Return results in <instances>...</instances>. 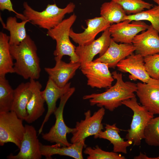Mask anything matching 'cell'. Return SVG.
I'll use <instances>...</instances> for the list:
<instances>
[{
  "label": "cell",
  "instance_id": "6da1fadb",
  "mask_svg": "<svg viewBox=\"0 0 159 159\" xmlns=\"http://www.w3.org/2000/svg\"><path fill=\"white\" fill-rule=\"evenodd\" d=\"M112 74L116 80L114 85L103 92L84 95L83 99L89 100L91 106L96 105L112 111L122 105L123 101L136 97L135 93L137 90V84L124 81L122 74L116 71L113 72Z\"/></svg>",
  "mask_w": 159,
  "mask_h": 159
},
{
  "label": "cell",
  "instance_id": "7a4b0ae2",
  "mask_svg": "<svg viewBox=\"0 0 159 159\" xmlns=\"http://www.w3.org/2000/svg\"><path fill=\"white\" fill-rule=\"evenodd\" d=\"M13 59L15 73L24 79L37 80L40 76L41 69L37 48L34 41L27 35L19 44L10 45Z\"/></svg>",
  "mask_w": 159,
  "mask_h": 159
},
{
  "label": "cell",
  "instance_id": "3957f363",
  "mask_svg": "<svg viewBox=\"0 0 159 159\" xmlns=\"http://www.w3.org/2000/svg\"><path fill=\"white\" fill-rule=\"evenodd\" d=\"M23 15L25 19L39 27L49 30L61 22L65 15L73 12L75 5L70 2L63 8L58 7L55 4H48L44 10L39 11L34 9L26 2L23 4Z\"/></svg>",
  "mask_w": 159,
  "mask_h": 159
},
{
  "label": "cell",
  "instance_id": "277c9868",
  "mask_svg": "<svg viewBox=\"0 0 159 159\" xmlns=\"http://www.w3.org/2000/svg\"><path fill=\"white\" fill-rule=\"evenodd\" d=\"M77 18V16L73 14L54 28L47 30V35L56 42V49L53 52L54 59H62L64 56L67 55L69 57L70 61L79 62L75 52L76 47L71 42L69 36L70 29Z\"/></svg>",
  "mask_w": 159,
  "mask_h": 159
},
{
  "label": "cell",
  "instance_id": "5b68a950",
  "mask_svg": "<svg viewBox=\"0 0 159 159\" xmlns=\"http://www.w3.org/2000/svg\"><path fill=\"white\" fill-rule=\"evenodd\" d=\"M75 90V87H71L68 91L60 98L59 106L54 113L55 117L54 125L48 132L42 134V138L44 140L51 143H55L61 147L68 146L72 144L68 142L67 135L72 133L74 128L69 127L66 125L64 120L63 114L66 102Z\"/></svg>",
  "mask_w": 159,
  "mask_h": 159
},
{
  "label": "cell",
  "instance_id": "8992f818",
  "mask_svg": "<svg viewBox=\"0 0 159 159\" xmlns=\"http://www.w3.org/2000/svg\"><path fill=\"white\" fill-rule=\"evenodd\" d=\"M122 104L130 108L133 112L130 128L127 130L126 138L132 141L134 145H139L141 140L144 139L145 127L149 120L154 117V115L139 105L136 97L123 101Z\"/></svg>",
  "mask_w": 159,
  "mask_h": 159
},
{
  "label": "cell",
  "instance_id": "52a82bcc",
  "mask_svg": "<svg viewBox=\"0 0 159 159\" xmlns=\"http://www.w3.org/2000/svg\"><path fill=\"white\" fill-rule=\"evenodd\" d=\"M23 120L14 111L0 112V145L14 144L19 149L25 130Z\"/></svg>",
  "mask_w": 159,
  "mask_h": 159
},
{
  "label": "cell",
  "instance_id": "ba28073f",
  "mask_svg": "<svg viewBox=\"0 0 159 159\" xmlns=\"http://www.w3.org/2000/svg\"><path fill=\"white\" fill-rule=\"evenodd\" d=\"M105 114L104 107H100L92 115L90 110L85 112V119L76 122L71 133V143H76L91 136H94L102 131L104 127L102 121Z\"/></svg>",
  "mask_w": 159,
  "mask_h": 159
},
{
  "label": "cell",
  "instance_id": "9c48e42d",
  "mask_svg": "<svg viewBox=\"0 0 159 159\" xmlns=\"http://www.w3.org/2000/svg\"><path fill=\"white\" fill-rule=\"evenodd\" d=\"M80 68L87 79V85L92 88H109L115 80L106 63L93 61Z\"/></svg>",
  "mask_w": 159,
  "mask_h": 159
},
{
  "label": "cell",
  "instance_id": "30bf717a",
  "mask_svg": "<svg viewBox=\"0 0 159 159\" xmlns=\"http://www.w3.org/2000/svg\"><path fill=\"white\" fill-rule=\"evenodd\" d=\"M117 67L123 72L129 73L131 80H139L149 84L159 85V80L151 77L148 73L145 66L144 57L141 55L132 53L120 61Z\"/></svg>",
  "mask_w": 159,
  "mask_h": 159
},
{
  "label": "cell",
  "instance_id": "8fae6325",
  "mask_svg": "<svg viewBox=\"0 0 159 159\" xmlns=\"http://www.w3.org/2000/svg\"><path fill=\"white\" fill-rule=\"evenodd\" d=\"M150 25L142 21L125 20L111 25L109 30L112 39L117 43H132L138 34L147 30Z\"/></svg>",
  "mask_w": 159,
  "mask_h": 159
},
{
  "label": "cell",
  "instance_id": "7c38bea8",
  "mask_svg": "<svg viewBox=\"0 0 159 159\" xmlns=\"http://www.w3.org/2000/svg\"><path fill=\"white\" fill-rule=\"evenodd\" d=\"M25 130L21 142L20 150L16 155L11 154L8 159H41L42 155L40 151V143L37 131L32 126L25 125Z\"/></svg>",
  "mask_w": 159,
  "mask_h": 159
},
{
  "label": "cell",
  "instance_id": "4fadbf2b",
  "mask_svg": "<svg viewBox=\"0 0 159 159\" xmlns=\"http://www.w3.org/2000/svg\"><path fill=\"white\" fill-rule=\"evenodd\" d=\"M111 38L108 28L104 31L99 38L90 44L76 47L75 52L79 58L81 67L92 61L93 58L97 54H99V57L102 56L108 48Z\"/></svg>",
  "mask_w": 159,
  "mask_h": 159
},
{
  "label": "cell",
  "instance_id": "5bb4252c",
  "mask_svg": "<svg viewBox=\"0 0 159 159\" xmlns=\"http://www.w3.org/2000/svg\"><path fill=\"white\" fill-rule=\"evenodd\" d=\"M86 22L87 27L81 33H76L72 28L70 30V37L78 45L90 44L95 40V37L99 33L108 29L111 25L101 16L88 19Z\"/></svg>",
  "mask_w": 159,
  "mask_h": 159
},
{
  "label": "cell",
  "instance_id": "9a60e30c",
  "mask_svg": "<svg viewBox=\"0 0 159 159\" xmlns=\"http://www.w3.org/2000/svg\"><path fill=\"white\" fill-rule=\"evenodd\" d=\"M159 33L150 25L147 30L136 35L132 42L136 53L145 57L159 53Z\"/></svg>",
  "mask_w": 159,
  "mask_h": 159
},
{
  "label": "cell",
  "instance_id": "2e32d148",
  "mask_svg": "<svg viewBox=\"0 0 159 159\" xmlns=\"http://www.w3.org/2000/svg\"><path fill=\"white\" fill-rule=\"evenodd\" d=\"M70 86L71 83L68 82L64 86L60 87L51 79L49 77L44 89L41 91V94L47 105V111L39 129L38 135L41 133L44 125L57 109V100L68 91L71 87Z\"/></svg>",
  "mask_w": 159,
  "mask_h": 159
},
{
  "label": "cell",
  "instance_id": "e0dca14e",
  "mask_svg": "<svg viewBox=\"0 0 159 159\" xmlns=\"http://www.w3.org/2000/svg\"><path fill=\"white\" fill-rule=\"evenodd\" d=\"M135 50L132 43L118 44L111 38L109 46L105 53L93 61L106 63L109 68H114L120 61L133 53Z\"/></svg>",
  "mask_w": 159,
  "mask_h": 159
},
{
  "label": "cell",
  "instance_id": "ac0fdd59",
  "mask_svg": "<svg viewBox=\"0 0 159 159\" xmlns=\"http://www.w3.org/2000/svg\"><path fill=\"white\" fill-rule=\"evenodd\" d=\"M55 66L52 68L45 67L44 70L54 82L59 86H65L75 75L78 69L81 67L79 62L70 61L66 63L62 59H54Z\"/></svg>",
  "mask_w": 159,
  "mask_h": 159
},
{
  "label": "cell",
  "instance_id": "d6986e66",
  "mask_svg": "<svg viewBox=\"0 0 159 159\" xmlns=\"http://www.w3.org/2000/svg\"><path fill=\"white\" fill-rule=\"evenodd\" d=\"M136 94L142 106L148 112L159 115V85L138 82Z\"/></svg>",
  "mask_w": 159,
  "mask_h": 159
},
{
  "label": "cell",
  "instance_id": "ffe728a7",
  "mask_svg": "<svg viewBox=\"0 0 159 159\" xmlns=\"http://www.w3.org/2000/svg\"><path fill=\"white\" fill-rule=\"evenodd\" d=\"M85 139L72 143L68 146H60L55 144L52 145H46L40 143V149L42 156L47 159H52V156L55 155L66 156L75 159H82L83 157L82 151L86 145L85 143Z\"/></svg>",
  "mask_w": 159,
  "mask_h": 159
},
{
  "label": "cell",
  "instance_id": "44dd1931",
  "mask_svg": "<svg viewBox=\"0 0 159 159\" xmlns=\"http://www.w3.org/2000/svg\"><path fill=\"white\" fill-rule=\"evenodd\" d=\"M30 82L32 94L26 106L27 116L25 120L28 123H32L42 115L45 110V102L41 94V84L34 80H30Z\"/></svg>",
  "mask_w": 159,
  "mask_h": 159
},
{
  "label": "cell",
  "instance_id": "7402d4cb",
  "mask_svg": "<svg viewBox=\"0 0 159 159\" xmlns=\"http://www.w3.org/2000/svg\"><path fill=\"white\" fill-rule=\"evenodd\" d=\"M32 94V85L30 81L21 83L14 89V99L11 111H14L23 120L25 121L26 119V106Z\"/></svg>",
  "mask_w": 159,
  "mask_h": 159
},
{
  "label": "cell",
  "instance_id": "603a6c76",
  "mask_svg": "<svg viewBox=\"0 0 159 159\" xmlns=\"http://www.w3.org/2000/svg\"><path fill=\"white\" fill-rule=\"evenodd\" d=\"M105 128L104 131L100 132L94 136V138L107 140L113 145V152L127 154V148L131 145L132 142L127 140L125 141L121 138L119 134L120 130L117 127L116 123L112 125L106 124Z\"/></svg>",
  "mask_w": 159,
  "mask_h": 159
},
{
  "label": "cell",
  "instance_id": "cb8c5ba5",
  "mask_svg": "<svg viewBox=\"0 0 159 159\" xmlns=\"http://www.w3.org/2000/svg\"><path fill=\"white\" fill-rule=\"evenodd\" d=\"M9 36L0 32V76L14 73L13 58L11 54L9 41Z\"/></svg>",
  "mask_w": 159,
  "mask_h": 159
},
{
  "label": "cell",
  "instance_id": "d4e9b609",
  "mask_svg": "<svg viewBox=\"0 0 159 159\" xmlns=\"http://www.w3.org/2000/svg\"><path fill=\"white\" fill-rule=\"evenodd\" d=\"M29 21L27 20L18 22L15 17L9 16L3 27L9 32V42L10 45H18L26 37L25 25Z\"/></svg>",
  "mask_w": 159,
  "mask_h": 159
},
{
  "label": "cell",
  "instance_id": "484cf974",
  "mask_svg": "<svg viewBox=\"0 0 159 159\" xmlns=\"http://www.w3.org/2000/svg\"><path fill=\"white\" fill-rule=\"evenodd\" d=\"M100 15L110 24L124 21L127 15L121 5L112 0L102 4Z\"/></svg>",
  "mask_w": 159,
  "mask_h": 159
},
{
  "label": "cell",
  "instance_id": "4316f807",
  "mask_svg": "<svg viewBox=\"0 0 159 159\" xmlns=\"http://www.w3.org/2000/svg\"><path fill=\"white\" fill-rule=\"evenodd\" d=\"M14 96V90L5 76H0V112L11 111Z\"/></svg>",
  "mask_w": 159,
  "mask_h": 159
},
{
  "label": "cell",
  "instance_id": "83f0119b",
  "mask_svg": "<svg viewBox=\"0 0 159 159\" xmlns=\"http://www.w3.org/2000/svg\"><path fill=\"white\" fill-rule=\"evenodd\" d=\"M147 21L153 28L159 33V6L155 5L150 9L135 14L127 15L125 20Z\"/></svg>",
  "mask_w": 159,
  "mask_h": 159
},
{
  "label": "cell",
  "instance_id": "f1b7e54d",
  "mask_svg": "<svg viewBox=\"0 0 159 159\" xmlns=\"http://www.w3.org/2000/svg\"><path fill=\"white\" fill-rule=\"evenodd\" d=\"M119 4L127 15L135 14L150 9L153 4L144 0H112Z\"/></svg>",
  "mask_w": 159,
  "mask_h": 159
},
{
  "label": "cell",
  "instance_id": "f546056e",
  "mask_svg": "<svg viewBox=\"0 0 159 159\" xmlns=\"http://www.w3.org/2000/svg\"><path fill=\"white\" fill-rule=\"evenodd\" d=\"M145 143L151 146H159V116L151 119L144 131Z\"/></svg>",
  "mask_w": 159,
  "mask_h": 159
},
{
  "label": "cell",
  "instance_id": "4dcf8cb0",
  "mask_svg": "<svg viewBox=\"0 0 159 159\" xmlns=\"http://www.w3.org/2000/svg\"><path fill=\"white\" fill-rule=\"evenodd\" d=\"M84 153L87 155V159H125V157L114 152H108L102 150L98 145L92 148H85Z\"/></svg>",
  "mask_w": 159,
  "mask_h": 159
},
{
  "label": "cell",
  "instance_id": "1f68e13d",
  "mask_svg": "<svg viewBox=\"0 0 159 159\" xmlns=\"http://www.w3.org/2000/svg\"><path fill=\"white\" fill-rule=\"evenodd\" d=\"M145 66L150 76L159 80V53L144 57Z\"/></svg>",
  "mask_w": 159,
  "mask_h": 159
},
{
  "label": "cell",
  "instance_id": "d6a6232c",
  "mask_svg": "<svg viewBox=\"0 0 159 159\" xmlns=\"http://www.w3.org/2000/svg\"><path fill=\"white\" fill-rule=\"evenodd\" d=\"M0 9L1 11L7 10L9 11L13 12L16 14L17 18L22 20L25 19L23 14L19 13L14 10L10 0H0Z\"/></svg>",
  "mask_w": 159,
  "mask_h": 159
},
{
  "label": "cell",
  "instance_id": "836d02e7",
  "mask_svg": "<svg viewBox=\"0 0 159 159\" xmlns=\"http://www.w3.org/2000/svg\"><path fill=\"white\" fill-rule=\"evenodd\" d=\"M153 1L156 3L157 5L159 6V0H151Z\"/></svg>",
  "mask_w": 159,
  "mask_h": 159
},
{
  "label": "cell",
  "instance_id": "e575fe53",
  "mask_svg": "<svg viewBox=\"0 0 159 159\" xmlns=\"http://www.w3.org/2000/svg\"><path fill=\"white\" fill-rule=\"evenodd\" d=\"M148 158V159H159V155L158 157L155 158Z\"/></svg>",
  "mask_w": 159,
  "mask_h": 159
}]
</instances>
